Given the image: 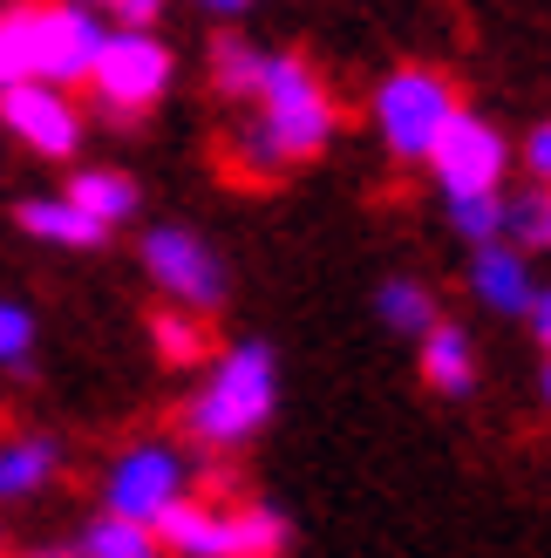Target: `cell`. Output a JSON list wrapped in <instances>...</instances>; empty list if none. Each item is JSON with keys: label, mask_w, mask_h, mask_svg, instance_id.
I'll use <instances>...</instances> for the list:
<instances>
[{"label": "cell", "mask_w": 551, "mask_h": 558, "mask_svg": "<svg viewBox=\"0 0 551 558\" xmlns=\"http://www.w3.org/2000/svg\"><path fill=\"white\" fill-rule=\"evenodd\" d=\"M150 532H157L163 558H225V505H205V497L184 490Z\"/></svg>", "instance_id": "11"}, {"label": "cell", "mask_w": 551, "mask_h": 558, "mask_svg": "<svg viewBox=\"0 0 551 558\" xmlns=\"http://www.w3.org/2000/svg\"><path fill=\"white\" fill-rule=\"evenodd\" d=\"M150 341L157 354L171 361V368H198V361H211V314H191V306H163V314L150 320Z\"/></svg>", "instance_id": "17"}, {"label": "cell", "mask_w": 551, "mask_h": 558, "mask_svg": "<svg viewBox=\"0 0 551 558\" xmlns=\"http://www.w3.org/2000/svg\"><path fill=\"white\" fill-rule=\"evenodd\" d=\"M456 82L443 69H423V62H408V69H389L375 82V102H368V117H375V136L389 144V157L402 163H423L429 144L443 136V123L456 117Z\"/></svg>", "instance_id": "5"}, {"label": "cell", "mask_w": 551, "mask_h": 558, "mask_svg": "<svg viewBox=\"0 0 551 558\" xmlns=\"http://www.w3.org/2000/svg\"><path fill=\"white\" fill-rule=\"evenodd\" d=\"M0 123L48 163L82 150V109L69 102V89H54V82H8V89H0Z\"/></svg>", "instance_id": "9"}, {"label": "cell", "mask_w": 551, "mask_h": 558, "mask_svg": "<svg viewBox=\"0 0 551 558\" xmlns=\"http://www.w3.org/2000/svg\"><path fill=\"white\" fill-rule=\"evenodd\" d=\"M35 341H41V320L21 300H0V368H27Z\"/></svg>", "instance_id": "23"}, {"label": "cell", "mask_w": 551, "mask_h": 558, "mask_svg": "<svg viewBox=\"0 0 551 558\" xmlns=\"http://www.w3.org/2000/svg\"><path fill=\"white\" fill-rule=\"evenodd\" d=\"M416 341H423V381L436 388V396H470V388H477V341H470V327L436 320L429 333H416Z\"/></svg>", "instance_id": "13"}, {"label": "cell", "mask_w": 551, "mask_h": 558, "mask_svg": "<svg viewBox=\"0 0 551 558\" xmlns=\"http://www.w3.org/2000/svg\"><path fill=\"white\" fill-rule=\"evenodd\" d=\"M62 198H69V205H82V211H89L96 226H109V232L130 226L136 205H144V198H136V178H130V171H117V163H89V171H75Z\"/></svg>", "instance_id": "14"}, {"label": "cell", "mask_w": 551, "mask_h": 558, "mask_svg": "<svg viewBox=\"0 0 551 558\" xmlns=\"http://www.w3.org/2000/svg\"><path fill=\"white\" fill-rule=\"evenodd\" d=\"M525 320H531V333H538V341H544V354H551V287H538V293H531Z\"/></svg>", "instance_id": "26"}, {"label": "cell", "mask_w": 551, "mask_h": 558, "mask_svg": "<svg viewBox=\"0 0 551 558\" xmlns=\"http://www.w3.org/2000/svg\"><path fill=\"white\" fill-rule=\"evenodd\" d=\"M62 477V442L54 436H14L0 442V505L8 497H35Z\"/></svg>", "instance_id": "15"}, {"label": "cell", "mask_w": 551, "mask_h": 558, "mask_svg": "<svg viewBox=\"0 0 551 558\" xmlns=\"http://www.w3.org/2000/svg\"><path fill=\"white\" fill-rule=\"evenodd\" d=\"M14 226L27 239H41V245H62V253H96V245L109 239V226H96V218L82 205H69L62 191H54V198H21Z\"/></svg>", "instance_id": "12"}, {"label": "cell", "mask_w": 551, "mask_h": 558, "mask_svg": "<svg viewBox=\"0 0 551 558\" xmlns=\"http://www.w3.org/2000/svg\"><path fill=\"white\" fill-rule=\"evenodd\" d=\"M75 8H96V14H109L117 27H150L163 14V0H75Z\"/></svg>", "instance_id": "24"}, {"label": "cell", "mask_w": 551, "mask_h": 558, "mask_svg": "<svg viewBox=\"0 0 551 558\" xmlns=\"http://www.w3.org/2000/svg\"><path fill=\"white\" fill-rule=\"evenodd\" d=\"M35 558H75V551H35Z\"/></svg>", "instance_id": "29"}, {"label": "cell", "mask_w": 551, "mask_h": 558, "mask_svg": "<svg viewBox=\"0 0 551 558\" xmlns=\"http://www.w3.org/2000/svg\"><path fill=\"white\" fill-rule=\"evenodd\" d=\"M272 402H280V361H272L266 341H238L225 354H211L205 388L184 402V436L205 442L211 457H225L272 423Z\"/></svg>", "instance_id": "3"}, {"label": "cell", "mask_w": 551, "mask_h": 558, "mask_svg": "<svg viewBox=\"0 0 551 558\" xmlns=\"http://www.w3.org/2000/svg\"><path fill=\"white\" fill-rule=\"evenodd\" d=\"M423 163H429V178L443 184V198H456V191H504V178H511V136L490 117L456 109Z\"/></svg>", "instance_id": "8"}, {"label": "cell", "mask_w": 551, "mask_h": 558, "mask_svg": "<svg viewBox=\"0 0 551 558\" xmlns=\"http://www.w3.org/2000/svg\"><path fill=\"white\" fill-rule=\"evenodd\" d=\"M198 8H205V14H225V21H238L245 8H253V0H198Z\"/></svg>", "instance_id": "27"}, {"label": "cell", "mask_w": 551, "mask_h": 558, "mask_svg": "<svg viewBox=\"0 0 551 558\" xmlns=\"http://www.w3.org/2000/svg\"><path fill=\"white\" fill-rule=\"evenodd\" d=\"M102 14L75 0H21L0 14V89L8 82H54L75 89L89 82V62L102 48Z\"/></svg>", "instance_id": "2"}, {"label": "cell", "mask_w": 551, "mask_h": 558, "mask_svg": "<svg viewBox=\"0 0 551 558\" xmlns=\"http://www.w3.org/2000/svg\"><path fill=\"white\" fill-rule=\"evenodd\" d=\"M538 396H544V409H551V361H544V375H538Z\"/></svg>", "instance_id": "28"}, {"label": "cell", "mask_w": 551, "mask_h": 558, "mask_svg": "<svg viewBox=\"0 0 551 558\" xmlns=\"http://www.w3.org/2000/svg\"><path fill=\"white\" fill-rule=\"evenodd\" d=\"M245 109H253V117H245V130L232 136V157H238L245 178H280L293 163H314L341 130L327 82L299 62V54H266L259 89H253Z\"/></svg>", "instance_id": "1"}, {"label": "cell", "mask_w": 551, "mask_h": 558, "mask_svg": "<svg viewBox=\"0 0 551 558\" xmlns=\"http://www.w3.org/2000/svg\"><path fill=\"white\" fill-rule=\"evenodd\" d=\"M171 82H177V54L157 27H117V21L102 27V48L89 62V89L109 117H123V123L144 117V109H157L171 96Z\"/></svg>", "instance_id": "4"}, {"label": "cell", "mask_w": 551, "mask_h": 558, "mask_svg": "<svg viewBox=\"0 0 551 558\" xmlns=\"http://www.w3.org/2000/svg\"><path fill=\"white\" fill-rule=\"evenodd\" d=\"M144 272L163 293V306H191V314H218L232 293L225 259L191 232V226H150L144 232Z\"/></svg>", "instance_id": "7"}, {"label": "cell", "mask_w": 551, "mask_h": 558, "mask_svg": "<svg viewBox=\"0 0 551 558\" xmlns=\"http://www.w3.org/2000/svg\"><path fill=\"white\" fill-rule=\"evenodd\" d=\"M443 218L470 239V245H483V239H504V191H456V198H443Z\"/></svg>", "instance_id": "22"}, {"label": "cell", "mask_w": 551, "mask_h": 558, "mask_svg": "<svg viewBox=\"0 0 551 558\" xmlns=\"http://www.w3.org/2000/svg\"><path fill=\"white\" fill-rule=\"evenodd\" d=\"M504 239L517 253H551V184H525L504 198Z\"/></svg>", "instance_id": "19"}, {"label": "cell", "mask_w": 551, "mask_h": 558, "mask_svg": "<svg viewBox=\"0 0 551 558\" xmlns=\"http://www.w3.org/2000/svg\"><path fill=\"white\" fill-rule=\"evenodd\" d=\"M375 314L389 320V333H429L436 320H443V306H436L429 279H416V272H389V279L375 287Z\"/></svg>", "instance_id": "16"}, {"label": "cell", "mask_w": 551, "mask_h": 558, "mask_svg": "<svg viewBox=\"0 0 551 558\" xmlns=\"http://www.w3.org/2000/svg\"><path fill=\"white\" fill-rule=\"evenodd\" d=\"M75 558H163V545H157L150 524H130V518H109L102 511V518H89Z\"/></svg>", "instance_id": "20"}, {"label": "cell", "mask_w": 551, "mask_h": 558, "mask_svg": "<svg viewBox=\"0 0 551 558\" xmlns=\"http://www.w3.org/2000/svg\"><path fill=\"white\" fill-rule=\"evenodd\" d=\"M286 518L272 505H225V558H280Z\"/></svg>", "instance_id": "18"}, {"label": "cell", "mask_w": 551, "mask_h": 558, "mask_svg": "<svg viewBox=\"0 0 551 558\" xmlns=\"http://www.w3.org/2000/svg\"><path fill=\"white\" fill-rule=\"evenodd\" d=\"M191 490V463L177 442L163 436H144L102 470V511L109 518H130V524H157L163 511Z\"/></svg>", "instance_id": "6"}, {"label": "cell", "mask_w": 551, "mask_h": 558, "mask_svg": "<svg viewBox=\"0 0 551 558\" xmlns=\"http://www.w3.org/2000/svg\"><path fill=\"white\" fill-rule=\"evenodd\" d=\"M525 171H531L538 184H551V123H538V130L525 136Z\"/></svg>", "instance_id": "25"}, {"label": "cell", "mask_w": 551, "mask_h": 558, "mask_svg": "<svg viewBox=\"0 0 551 558\" xmlns=\"http://www.w3.org/2000/svg\"><path fill=\"white\" fill-rule=\"evenodd\" d=\"M470 293L490 306V314L525 320V306H531V293H538V279H531V253H517L511 239H483L477 253H470Z\"/></svg>", "instance_id": "10"}, {"label": "cell", "mask_w": 551, "mask_h": 558, "mask_svg": "<svg viewBox=\"0 0 551 558\" xmlns=\"http://www.w3.org/2000/svg\"><path fill=\"white\" fill-rule=\"evenodd\" d=\"M259 69H266V48H253L245 35H225V41L211 48V89L225 96V102H253Z\"/></svg>", "instance_id": "21"}]
</instances>
